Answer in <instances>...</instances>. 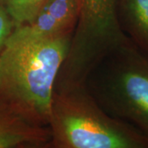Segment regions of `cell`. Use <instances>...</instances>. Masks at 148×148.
Returning <instances> with one entry per match:
<instances>
[{
    "mask_svg": "<svg viewBox=\"0 0 148 148\" xmlns=\"http://www.w3.org/2000/svg\"><path fill=\"white\" fill-rule=\"evenodd\" d=\"M73 34L23 42L8 39L0 53V108L38 126H49L58 72Z\"/></svg>",
    "mask_w": 148,
    "mask_h": 148,
    "instance_id": "cell-1",
    "label": "cell"
},
{
    "mask_svg": "<svg viewBox=\"0 0 148 148\" xmlns=\"http://www.w3.org/2000/svg\"><path fill=\"white\" fill-rule=\"evenodd\" d=\"M49 148H148V138L108 114L83 85L54 88Z\"/></svg>",
    "mask_w": 148,
    "mask_h": 148,
    "instance_id": "cell-2",
    "label": "cell"
},
{
    "mask_svg": "<svg viewBox=\"0 0 148 148\" xmlns=\"http://www.w3.org/2000/svg\"><path fill=\"white\" fill-rule=\"evenodd\" d=\"M83 86L108 114L148 138V57L130 40L102 57Z\"/></svg>",
    "mask_w": 148,
    "mask_h": 148,
    "instance_id": "cell-3",
    "label": "cell"
},
{
    "mask_svg": "<svg viewBox=\"0 0 148 148\" xmlns=\"http://www.w3.org/2000/svg\"><path fill=\"white\" fill-rule=\"evenodd\" d=\"M117 0H81L80 15L55 88L83 85L95 64L130 40L117 20Z\"/></svg>",
    "mask_w": 148,
    "mask_h": 148,
    "instance_id": "cell-4",
    "label": "cell"
},
{
    "mask_svg": "<svg viewBox=\"0 0 148 148\" xmlns=\"http://www.w3.org/2000/svg\"><path fill=\"white\" fill-rule=\"evenodd\" d=\"M81 0H48L29 23L15 27L12 40L34 42L73 34Z\"/></svg>",
    "mask_w": 148,
    "mask_h": 148,
    "instance_id": "cell-5",
    "label": "cell"
},
{
    "mask_svg": "<svg viewBox=\"0 0 148 148\" xmlns=\"http://www.w3.org/2000/svg\"><path fill=\"white\" fill-rule=\"evenodd\" d=\"M51 131L0 108V148H49Z\"/></svg>",
    "mask_w": 148,
    "mask_h": 148,
    "instance_id": "cell-6",
    "label": "cell"
},
{
    "mask_svg": "<svg viewBox=\"0 0 148 148\" xmlns=\"http://www.w3.org/2000/svg\"><path fill=\"white\" fill-rule=\"evenodd\" d=\"M116 14L123 33L148 57V0H117Z\"/></svg>",
    "mask_w": 148,
    "mask_h": 148,
    "instance_id": "cell-7",
    "label": "cell"
},
{
    "mask_svg": "<svg viewBox=\"0 0 148 148\" xmlns=\"http://www.w3.org/2000/svg\"><path fill=\"white\" fill-rule=\"evenodd\" d=\"M48 0H0L16 27L32 21Z\"/></svg>",
    "mask_w": 148,
    "mask_h": 148,
    "instance_id": "cell-8",
    "label": "cell"
},
{
    "mask_svg": "<svg viewBox=\"0 0 148 148\" xmlns=\"http://www.w3.org/2000/svg\"><path fill=\"white\" fill-rule=\"evenodd\" d=\"M15 24L5 8L0 3V53L15 29Z\"/></svg>",
    "mask_w": 148,
    "mask_h": 148,
    "instance_id": "cell-9",
    "label": "cell"
}]
</instances>
